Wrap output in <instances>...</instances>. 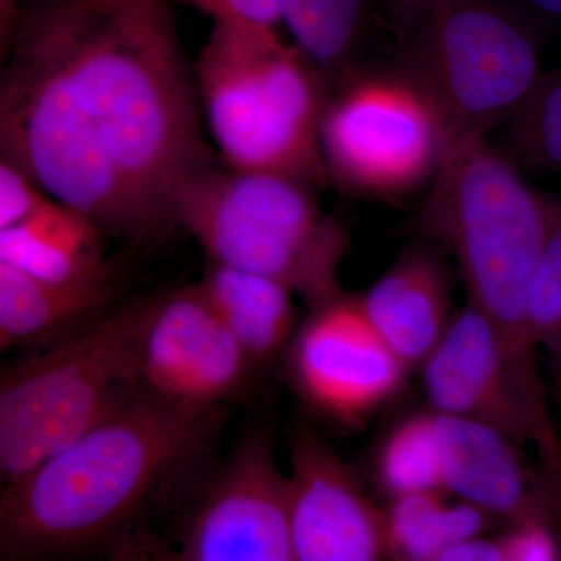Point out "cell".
Wrapping results in <instances>:
<instances>
[{
  "label": "cell",
  "instance_id": "27",
  "mask_svg": "<svg viewBox=\"0 0 561 561\" xmlns=\"http://www.w3.org/2000/svg\"><path fill=\"white\" fill-rule=\"evenodd\" d=\"M382 3L398 43L405 50L411 49L430 16L432 0H382Z\"/></svg>",
  "mask_w": 561,
  "mask_h": 561
},
{
  "label": "cell",
  "instance_id": "24",
  "mask_svg": "<svg viewBox=\"0 0 561 561\" xmlns=\"http://www.w3.org/2000/svg\"><path fill=\"white\" fill-rule=\"evenodd\" d=\"M507 527L497 537L504 561L561 560V534L557 524L527 522Z\"/></svg>",
  "mask_w": 561,
  "mask_h": 561
},
{
  "label": "cell",
  "instance_id": "14",
  "mask_svg": "<svg viewBox=\"0 0 561 561\" xmlns=\"http://www.w3.org/2000/svg\"><path fill=\"white\" fill-rule=\"evenodd\" d=\"M435 412V411H434ZM446 493L513 526L548 522L559 526L561 500L545 474L524 465L522 446L500 431L435 412Z\"/></svg>",
  "mask_w": 561,
  "mask_h": 561
},
{
  "label": "cell",
  "instance_id": "8",
  "mask_svg": "<svg viewBox=\"0 0 561 561\" xmlns=\"http://www.w3.org/2000/svg\"><path fill=\"white\" fill-rule=\"evenodd\" d=\"M320 147L335 186L400 201L430 186L448 153V136L415 70L360 68L331 88Z\"/></svg>",
  "mask_w": 561,
  "mask_h": 561
},
{
  "label": "cell",
  "instance_id": "26",
  "mask_svg": "<svg viewBox=\"0 0 561 561\" xmlns=\"http://www.w3.org/2000/svg\"><path fill=\"white\" fill-rule=\"evenodd\" d=\"M213 21L245 22L273 27L280 22L279 0H191Z\"/></svg>",
  "mask_w": 561,
  "mask_h": 561
},
{
  "label": "cell",
  "instance_id": "18",
  "mask_svg": "<svg viewBox=\"0 0 561 561\" xmlns=\"http://www.w3.org/2000/svg\"><path fill=\"white\" fill-rule=\"evenodd\" d=\"M116 291L113 272L55 284L0 261V334L11 345L55 341L108 311Z\"/></svg>",
  "mask_w": 561,
  "mask_h": 561
},
{
  "label": "cell",
  "instance_id": "23",
  "mask_svg": "<svg viewBox=\"0 0 561 561\" xmlns=\"http://www.w3.org/2000/svg\"><path fill=\"white\" fill-rule=\"evenodd\" d=\"M524 330L531 348L545 350L561 386V217L531 276L524 308Z\"/></svg>",
  "mask_w": 561,
  "mask_h": 561
},
{
  "label": "cell",
  "instance_id": "32",
  "mask_svg": "<svg viewBox=\"0 0 561 561\" xmlns=\"http://www.w3.org/2000/svg\"><path fill=\"white\" fill-rule=\"evenodd\" d=\"M16 0H0V14L14 13L16 7H14Z\"/></svg>",
  "mask_w": 561,
  "mask_h": 561
},
{
  "label": "cell",
  "instance_id": "13",
  "mask_svg": "<svg viewBox=\"0 0 561 561\" xmlns=\"http://www.w3.org/2000/svg\"><path fill=\"white\" fill-rule=\"evenodd\" d=\"M289 522L294 561L386 559L382 508L356 472L308 424L289 432Z\"/></svg>",
  "mask_w": 561,
  "mask_h": 561
},
{
  "label": "cell",
  "instance_id": "15",
  "mask_svg": "<svg viewBox=\"0 0 561 561\" xmlns=\"http://www.w3.org/2000/svg\"><path fill=\"white\" fill-rule=\"evenodd\" d=\"M359 302L402 364L420 370L454 316L453 275L442 250L426 242L409 247L359 294Z\"/></svg>",
  "mask_w": 561,
  "mask_h": 561
},
{
  "label": "cell",
  "instance_id": "20",
  "mask_svg": "<svg viewBox=\"0 0 561 561\" xmlns=\"http://www.w3.org/2000/svg\"><path fill=\"white\" fill-rule=\"evenodd\" d=\"M295 46L327 80L330 90L360 69L362 43L371 20V0H279Z\"/></svg>",
  "mask_w": 561,
  "mask_h": 561
},
{
  "label": "cell",
  "instance_id": "3",
  "mask_svg": "<svg viewBox=\"0 0 561 561\" xmlns=\"http://www.w3.org/2000/svg\"><path fill=\"white\" fill-rule=\"evenodd\" d=\"M561 202L531 190L489 139L446 153L419 216L427 241L451 254L468 302L500 331L512 353L535 360L524 330L527 289Z\"/></svg>",
  "mask_w": 561,
  "mask_h": 561
},
{
  "label": "cell",
  "instance_id": "29",
  "mask_svg": "<svg viewBox=\"0 0 561 561\" xmlns=\"http://www.w3.org/2000/svg\"><path fill=\"white\" fill-rule=\"evenodd\" d=\"M531 21L541 24H561V0H511Z\"/></svg>",
  "mask_w": 561,
  "mask_h": 561
},
{
  "label": "cell",
  "instance_id": "1",
  "mask_svg": "<svg viewBox=\"0 0 561 561\" xmlns=\"http://www.w3.org/2000/svg\"><path fill=\"white\" fill-rule=\"evenodd\" d=\"M194 91L164 0H38L0 58V158L103 234L149 245L209 165Z\"/></svg>",
  "mask_w": 561,
  "mask_h": 561
},
{
  "label": "cell",
  "instance_id": "12",
  "mask_svg": "<svg viewBox=\"0 0 561 561\" xmlns=\"http://www.w3.org/2000/svg\"><path fill=\"white\" fill-rule=\"evenodd\" d=\"M138 367L142 391L205 412L236 400L257 368L197 284L150 297Z\"/></svg>",
  "mask_w": 561,
  "mask_h": 561
},
{
  "label": "cell",
  "instance_id": "6",
  "mask_svg": "<svg viewBox=\"0 0 561 561\" xmlns=\"http://www.w3.org/2000/svg\"><path fill=\"white\" fill-rule=\"evenodd\" d=\"M313 190L283 173L206 165L176 192L173 221L209 262L271 276L311 309L343 294L350 243Z\"/></svg>",
  "mask_w": 561,
  "mask_h": 561
},
{
  "label": "cell",
  "instance_id": "9",
  "mask_svg": "<svg viewBox=\"0 0 561 561\" xmlns=\"http://www.w3.org/2000/svg\"><path fill=\"white\" fill-rule=\"evenodd\" d=\"M419 371L432 411L479 421L518 446L534 445L561 500V440L537 362L516 357L479 309L468 302L454 312Z\"/></svg>",
  "mask_w": 561,
  "mask_h": 561
},
{
  "label": "cell",
  "instance_id": "21",
  "mask_svg": "<svg viewBox=\"0 0 561 561\" xmlns=\"http://www.w3.org/2000/svg\"><path fill=\"white\" fill-rule=\"evenodd\" d=\"M371 478L383 500L419 493H446L435 412L405 413L382 435L371 461Z\"/></svg>",
  "mask_w": 561,
  "mask_h": 561
},
{
  "label": "cell",
  "instance_id": "30",
  "mask_svg": "<svg viewBox=\"0 0 561 561\" xmlns=\"http://www.w3.org/2000/svg\"><path fill=\"white\" fill-rule=\"evenodd\" d=\"M88 2L95 9L117 13V11L144 9V7L160 3L162 0H88Z\"/></svg>",
  "mask_w": 561,
  "mask_h": 561
},
{
  "label": "cell",
  "instance_id": "16",
  "mask_svg": "<svg viewBox=\"0 0 561 561\" xmlns=\"http://www.w3.org/2000/svg\"><path fill=\"white\" fill-rule=\"evenodd\" d=\"M102 236L79 210L44 195L24 219L0 230V261L49 283H80L113 272Z\"/></svg>",
  "mask_w": 561,
  "mask_h": 561
},
{
  "label": "cell",
  "instance_id": "10",
  "mask_svg": "<svg viewBox=\"0 0 561 561\" xmlns=\"http://www.w3.org/2000/svg\"><path fill=\"white\" fill-rule=\"evenodd\" d=\"M283 356L298 400L346 431L397 401L411 375L362 311L359 295L345 291L308 309Z\"/></svg>",
  "mask_w": 561,
  "mask_h": 561
},
{
  "label": "cell",
  "instance_id": "28",
  "mask_svg": "<svg viewBox=\"0 0 561 561\" xmlns=\"http://www.w3.org/2000/svg\"><path fill=\"white\" fill-rule=\"evenodd\" d=\"M440 561H504L500 540L485 535L467 538L446 549Z\"/></svg>",
  "mask_w": 561,
  "mask_h": 561
},
{
  "label": "cell",
  "instance_id": "7",
  "mask_svg": "<svg viewBox=\"0 0 561 561\" xmlns=\"http://www.w3.org/2000/svg\"><path fill=\"white\" fill-rule=\"evenodd\" d=\"M408 54L440 111L448 150L489 139L545 72L540 25L511 0H432Z\"/></svg>",
  "mask_w": 561,
  "mask_h": 561
},
{
  "label": "cell",
  "instance_id": "4",
  "mask_svg": "<svg viewBox=\"0 0 561 561\" xmlns=\"http://www.w3.org/2000/svg\"><path fill=\"white\" fill-rule=\"evenodd\" d=\"M197 99L225 165L328 183L320 122L330 87L276 28L214 21L198 55Z\"/></svg>",
  "mask_w": 561,
  "mask_h": 561
},
{
  "label": "cell",
  "instance_id": "19",
  "mask_svg": "<svg viewBox=\"0 0 561 561\" xmlns=\"http://www.w3.org/2000/svg\"><path fill=\"white\" fill-rule=\"evenodd\" d=\"M386 559L440 561L446 549L485 535L496 519L470 502L445 501V493H419L387 501L382 508Z\"/></svg>",
  "mask_w": 561,
  "mask_h": 561
},
{
  "label": "cell",
  "instance_id": "2",
  "mask_svg": "<svg viewBox=\"0 0 561 561\" xmlns=\"http://www.w3.org/2000/svg\"><path fill=\"white\" fill-rule=\"evenodd\" d=\"M216 413L140 390L0 494V560L73 559L110 548L201 456Z\"/></svg>",
  "mask_w": 561,
  "mask_h": 561
},
{
  "label": "cell",
  "instance_id": "33",
  "mask_svg": "<svg viewBox=\"0 0 561 561\" xmlns=\"http://www.w3.org/2000/svg\"><path fill=\"white\" fill-rule=\"evenodd\" d=\"M10 345H11V343L9 341H7V339L3 337L2 334H0V351L5 350L7 346H10Z\"/></svg>",
  "mask_w": 561,
  "mask_h": 561
},
{
  "label": "cell",
  "instance_id": "22",
  "mask_svg": "<svg viewBox=\"0 0 561 561\" xmlns=\"http://www.w3.org/2000/svg\"><path fill=\"white\" fill-rule=\"evenodd\" d=\"M502 127L497 149L518 171L561 172V68L542 72Z\"/></svg>",
  "mask_w": 561,
  "mask_h": 561
},
{
  "label": "cell",
  "instance_id": "34",
  "mask_svg": "<svg viewBox=\"0 0 561 561\" xmlns=\"http://www.w3.org/2000/svg\"><path fill=\"white\" fill-rule=\"evenodd\" d=\"M559 397H560V400H561V386L559 387Z\"/></svg>",
  "mask_w": 561,
  "mask_h": 561
},
{
  "label": "cell",
  "instance_id": "17",
  "mask_svg": "<svg viewBox=\"0 0 561 561\" xmlns=\"http://www.w3.org/2000/svg\"><path fill=\"white\" fill-rule=\"evenodd\" d=\"M197 287L257 368L283 356L300 323L295 294L286 284L209 262Z\"/></svg>",
  "mask_w": 561,
  "mask_h": 561
},
{
  "label": "cell",
  "instance_id": "25",
  "mask_svg": "<svg viewBox=\"0 0 561 561\" xmlns=\"http://www.w3.org/2000/svg\"><path fill=\"white\" fill-rule=\"evenodd\" d=\"M43 197L20 169L0 158V230L24 219Z\"/></svg>",
  "mask_w": 561,
  "mask_h": 561
},
{
  "label": "cell",
  "instance_id": "11",
  "mask_svg": "<svg viewBox=\"0 0 561 561\" xmlns=\"http://www.w3.org/2000/svg\"><path fill=\"white\" fill-rule=\"evenodd\" d=\"M181 561H294L289 479L272 431L239 442L206 486L180 534Z\"/></svg>",
  "mask_w": 561,
  "mask_h": 561
},
{
  "label": "cell",
  "instance_id": "31",
  "mask_svg": "<svg viewBox=\"0 0 561 561\" xmlns=\"http://www.w3.org/2000/svg\"><path fill=\"white\" fill-rule=\"evenodd\" d=\"M16 24V11L14 13L0 14V58L9 47L11 35Z\"/></svg>",
  "mask_w": 561,
  "mask_h": 561
},
{
  "label": "cell",
  "instance_id": "5",
  "mask_svg": "<svg viewBox=\"0 0 561 561\" xmlns=\"http://www.w3.org/2000/svg\"><path fill=\"white\" fill-rule=\"evenodd\" d=\"M150 298L103 312L0 368V494L139 393Z\"/></svg>",
  "mask_w": 561,
  "mask_h": 561
}]
</instances>
